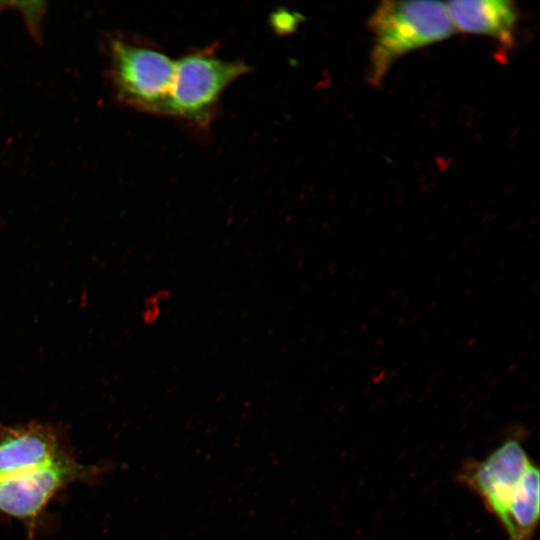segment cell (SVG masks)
Listing matches in <instances>:
<instances>
[{
	"mask_svg": "<svg viewBox=\"0 0 540 540\" xmlns=\"http://www.w3.org/2000/svg\"><path fill=\"white\" fill-rule=\"evenodd\" d=\"M368 26L373 36L368 80L376 87L401 56L455 31L446 3L439 1H383Z\"/></svg>",
	"mask_w": 540,
	"mask_h": 540,
	"instance_id": "cell-1",
	"label": "cell"
},
{
	"mask_svg": "<svg viewBox=\"0 0 540 540\" xmlns=\"http://www.w3.org/2000/svg\"><path fill=\"white\" fill-rule=\"evenodd\" d=\"M108 79L117 100L136 110L164 116L175 60L146 41L121 34L106 40Z\"/></svg>",
	"mask_w": 540,
	"mask_h": 540,
	"instance_id": "cell-2",
	"label": "cell"
},
{
	"mask_svg": "<svg viewBox=\"0 0 540 540\" xmlns=\"http://www.w3.org/2000/svg\"><path fill=\"white\" fill-rule=\"evenodd\" d=\"M249 71L242 61L226 60L213 48L191 51L175 60V74L166 117L197 128L210 125L223 91Z\"/></svg>",
	"mask_w": 540,
	"mask_h": 540,
	"instance_id": "cell-3",
	"label": "cell"
},
{
	"mask_svg": "<svg viewBox=\"0 0 540 540\" xmlns=\"http://www.w3.org/2000/svg\"><path fill=\"white\" fill-rule=\"evenodd\" d=\"M108 465L78 462L71 451L34 469L0 479V514L22 522L33 536L50 501L76 482L94 483Z\"/></svg>",
	"mask_w": 540,
	"mask_h": 540,
	"instance_id": "cell-4",
	"label": "cell"
},
{
	"mask_svg": "<svg viewBox=\"0 0 540 540\" xmlns=\"http://www.w3.org/2000/svg\"><path fill=\"white\" fill-rule=\"evenodd\" d=\"M532 464L520 442L510 439L483 461L467 462L459 479L500 520L515 501Z\"/></svg>",
	"mask_w": 540,
	"mask_h": 540,
	"instance_id": "cell-5",
	"label": "cell"
},
{
	"mask_svg": "<svg viewBox=\"0 0 540 540\" xmlns=\"http://www.w3.org/2000/svg\"><path fill=\"white\" fill-rule=\"evenodd\" d=\"M69 451L57 425L40 421L0 424V479L42 466Z\"/></svg>",
	"mask_w": 540,
	"mask_h": 540,
	"instance_id": "cell-6",
	"label": "cell"
},
{
	"mask_svg": "<svg viewBox=\"0 0 540 540\" xmlns=\"http://www.w3.org/2000/svg\"><path fill=\"white\" fill-rule=\"evenodd\" d=\"M455 30L491 37L501 45L515 43L518 10L509 0H458L446 3Z\"/></svg>",
	"mask_w": 540,
	"mask_h": 540,
	"instance_id": "cell-7",
	"label": "cell"
},
{
	"mask_svg": "<svg viewBox=\"0 0 540 540\" xmlns=\"http://www.w3.org/2000/svg\"><path fill=\"white\" fill-rule=\"evenodd\" d=\"M539 471L533 464L513 504L500 518L510 540H530L540 513Z\"/></svg>",
	"mask_w": 540,
	"mask_h": 540,
	"instance_id": "cell-8",
	"label": "cell"
},
{
	"mask_svg": "<svg viewBox=\"0 0 540 540\" xmlns=\"http://www.w3.org/2000/svg\"><path fill=\"white\" fill-rule=\"evenodd\" d=\"M170 298L171 291L168 288L159 289L149 295L143 309V321L146 324L156 323Z\"/></svg>",
	"mask_w": 540,
	"mask_h": 540,
	"instance_id": "cell-9",
	"label": "cell"
}]
</instances>
